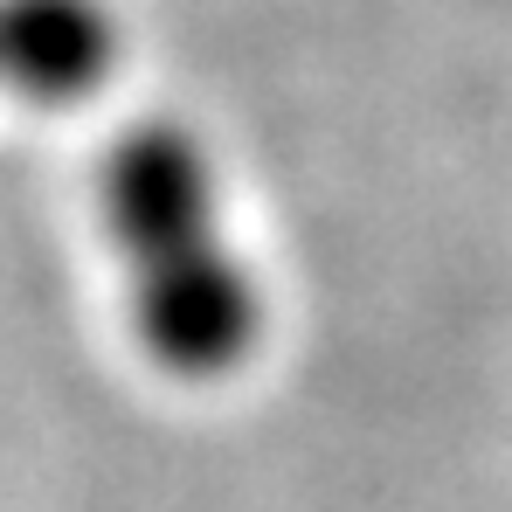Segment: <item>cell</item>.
I'll return each instance as SVG.
<instances>
[{
  "mask_svg": "<svg viewBox=\"0 0 512 512\" xmlns=\"http://www.w3.org/2000/svg\"><path fill=\"white\" fill-rule=\"evenodd\" d=\"M104 208L125 243L146 340L180 367H222L250 340V291L215 243L208 160L187 132L139 125L111 146Z\"/></svg>",
  "mask_w": 512,
  "mask_h": 512,
  "instance_id": "6da1fadb",
  "label": "cell"
},
{
  "mask_svg": "<svg viewBox=\"0 0 512 512\" xmlns=\"http://www.w3.org/2000/svg\"><path fill=\"white\" fill-rule=\"evenodd\" d=\"M118 28L97 0H0V84L70 104L111 77Z\"/></svg>",
  "mask_w": 512,
  "mask_h": 512,
  "instance_id": "7a4b0ae2",
  "label": "cell"
}]
</instances>
